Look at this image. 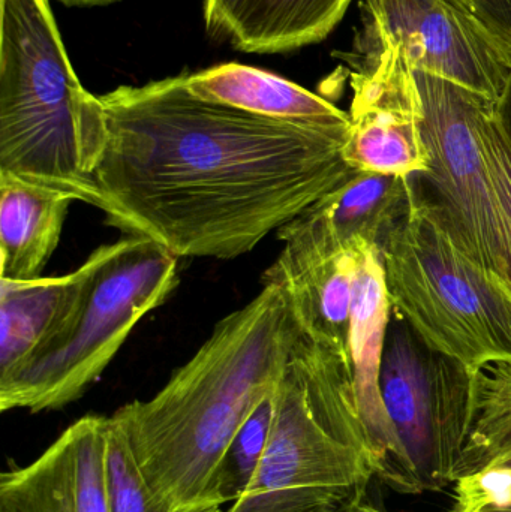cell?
Listing matches in <instances>:
<instances>
[{"label": "cell", "mask_w": 511, "mask_h": 512, "mask_svg": "<svg viewBox=\"0 0 511 512\" xmlns=\"http://www.w3.org/2000/svg\"><path fill=\"white\" fill-rule=\"evenodd\" d=\"M107 478L111 512H164L141 474L125 432L113 417L108 426Z\"/></svg>", "instance_id": "44dd1931"}, {"label": "cell", "mask_w": 511, "mask_h": 512, "mask_svg": "<svg viewBox=\"0 0 511 512\" xmlns=\"http://www.w3.org/2000/svg\"><path fill=\"white\" fill-rule=\"evenodd\" d=\"M357 56L402 48L417 71L459 84L497 104L511 50L459 0H363Z\"/></svg>", "instance_id": "9c48e42d"}, {"label": "cell", "mask_w": 511, "mask_h": 512, "mask_svg": "<svg viewBox=\"0 0 511 512\" xmlns=\"http://www.w3.org/2000/svg\"><path fill=\"white\" fill-rule=\"evenodd\" d=\"M482 512H503V511L495 510V508H486V510H483Z\"/></svg>", "instance_id": "4316f807"}, {"label": "cell", "mask_w": 511, "mask_h": 512, "mask_svg": "<svg viewBox=\"0 0 511 512\" xmlns=\"http://www.w3.org/2000/svg\"><path fill=\"white\" fill-rule=\"evenodd\" d=\"M389 319L383 252L378 248L362 249L354 279L350 334L351 372L360 420L375 477L393 492L422 495L416 472L393 429L381 396V357Z\"/></svg>", "instance_id": "8fae6325"}, {"label": "cell", "mask_w": 511, "mask_h": 512, "mask_svg": "<svg viewBox=\"0 0 511 512\" xmlns=\"http://www.w3.org/2000/svg\"><path fill=\"white\" fill-rule=\"evenodd\" d=\"M495 510H497V508H495ZM500 511H503V512H511V502H510L509 507L503 508V510H500Z\"/></svg>", "instance_id": "83f0119b"}, {"label": "cell", "mask_w": 511, "mask_h": 512, "mask_svg": "<svg viewBox=\"0 0 511 512\" xmlns=\"http://www.w3.org/2000/svg\"><path fill=\"white\" fill-rule=\"evenodd\" d=\"M413 180L410 210L383 248L390 307L431 348L476 372L511 364V286L456 245Z\"/></svg>", "instance_id": "8992f818"}, {"label": "cell", "mask_w": 511, "mask_h": 512, "mask_svg": "<svg viewBox=\"0 0 511 512\" xmlns=\"http://www.w3.org/2000/svg\"><path fill=\"white\" fill-rule=\"evenodd\" d=\"M359 512H389L384 510L383 507H378V505L372 504V502L366 501L362 507L359 508Z\"/></svg>", "instance_id": "484cf974"}, {"label": "cell", "mask_w": 511, "mask_h": 512, "mask_svg": "<svg viewBox=\"0 0 511 512\" xmlns=\"http://www.w3.org/2000/svg\"><path fill=\"white\" fill-rule=\"evenodd\" d=\"M186 87L204 101L237 108L264 119L323 131H348L350 116L323 96L272 72L224 63L185 74Z\"/></svg>", "instance_id": "e0dca14e"}, {"label": "cell", "mask_w": 511, "mask_h": 512, "mask_svg": "<svg viewBox=\"0 0 511 512\" xmlns=\"http://www.w3.org/2000/svg\"><path fill=\"white\" fill-rule=\"evenodd\" d=\"M476 382V370L431 348L390 307L381 396L422 493L443 492L455 484L473 424Z\"/></svg>", "instance_id": "ba28073f"}, {"label": "cell", "mask_w": 511, "mask_h": 512, "mask_svg": "<svg viewBox=\"0 0 511 512\" xmlns=\"http://www.w3.org/2000/svg\"><path fill=\"white\" fill-rule=\"evenodd\" d=\"M353 90L345 161L359 173L411 177L428 170L422 102L414 66L402 48L350 54Z\"/></svg>", "instance_id": "30bf717a"}, {"label": "cell", "mask_w": 511, "mask_h": 512, "mask_svg": "<svg viewBox=\"0 0 511 512\" xmlns=\"http://www.w3.org/2000/svg\"><path fill=\"white\" fill-rule=\"evenodd\" d=\"M209 512H221V510H212V511H209Z\"/></svg>", "instance_id": "f546056e"}, {"label": "cell", "mask_w": 511, "mask_h": 512, "mask_svg": "<svg viewBox=\"0 0 511 512\" xmlns=\"http://www.w3.org/2000/svg\"><path fill=\"white\" fill-rule=\"evenodd\" d=\"M485 144L489 167L494 177L495 194H497L498 210H500L501 224L506 236L507 252H509L511 285V144L498 123L495 107L486 120Z\"/></svg>", "instance_id": "7402d4cb"}, {"label": "cell", "mask_w": 511, "mask_h": 512, "mask_svg": "<svg viewBox=\"0 0 511 512\" xmlns=\"http://www.w3.org/2000/svg\"><path fill=\"white\" fill-rule=\"evenodd\" d=\"M414 180L357 173L278 231L284 254L324 258L359 248L383 252L413 200Z\"/></svg>", "instance_id": "7c38bea8"}, {"label": "cell", "mask_w": 511, "mask_h": 512, "mask_svg": "<svg viewBox=\"0 0 511 512\" xmlns=\"http://www.w3.org/2000/svg\"><path fill=\"white\" fill-rule=\"evenodd\" d=\"M276 388L278 385L269 391L249 415L231 445L225 474V490L231 504L248 489L269 444L275 420Z\"/></svg>", "instance_id": "ffe728a7"}, {"label": "cell", "mask_w": 511, "mask_h": 512, "mask_svg": "<svg viewBox=\"0 0 511 512\" xmlns=\"http://www.w3.org/2000/svg\"><path fill=\"white\" fill-rule=\"evenodd\" d=\"M59 2L66 6H102L119 2V0H59Z\"/></svg>", "instance_id": "d4e9b609"}, {"label": "cell", "mask_w": 511, "mask_h": 512, "mask_svg": "<svg viewBox=\"0 0 511 512\" xmlns=\"http://www.w3.org/2000/svg\"><path fill=\"white\" fill-rule=\"evenodd\" d=\"M324 258H293L281 252L264 271L263 283H279L303 336L350 360L354 279L360 251Z\"/></svg>", "instance_id": "9a60e30c"}, {"label": "cell", "mask_w": 511, "mask_h": 512, "mask_svg": "<svg viewBox=\"0 0 511 512\" xmlns=\"http://www.w3.org/2000/svg\"><path fill=\"white\" fill-rule=\"evenodd\" d=\"M83 283L53 333L0 381V411L42 412L80 399L110 366L135 325L179 285V258L128 236L90 254Z\"/></svg>", "instance_id": "5b68a950"}, {"label": "cell", "mask_w": 511, "mask_h": 512, "mask_svg": "<svg viewBox=\"0 0 511 512\" xmlns=\"http://www.w3.org/2000/svg\"><path fill=\"white\" fill-rule=\"evenodd\" d=\"M372 478L350 361L297 334L263 459L224 512H359Z\"/></svg>", "instance_id": "277c9868"}, {"label": "cell", "mask_w": 511, "mask_h": 512, "mask_svg": "<svg viewBox=\"0 0 511 512\" xmlns=\"http://www.w3.org/2000/svg\"><path fill=\"white\" fill-rule=\"evenodd\" d=\"M459 2L461 3H464L465 6H468V8H470V5H468V2L467 0H459ZM471 9V8H470ZM471 11H473V9H471ZM474 12V11H473Z\"/></svg>", "instance_id": "f1b7e54d"}, {"label": "cell", "mask_w": 511, "mask_h": 512, "mask_svg": "<svg viewBox=\"0 0 511 512\" xmlns=\"http://www.w3.org/2000/svg\"><path fill=\"white\" fill-rule=\"evenodd\" d=\"M83 268L59 277L0 279V381L14 375L68 315Z\"/></svg>", "instance_id": "d6986e66"}, {"label": "cell", "mask_w": 511, "mask_h": 512, "mask_svg": "<svg viewBox=\"0 0 511 512\" xmlns=\"http://www.w3.org/2000/svg\"><path fill=\"white\" fill-rule=\"evenodd\" d=\"M474 14L511 50V0H467Z\"/></svg>", "instance_id": "603a6c76"}, {"label": "cell", "mask_w": 511, "mask_h": 512, "mask_svg": "<svg viewBox=\"0 0 511 512\" xmlns=\"http://www.w3.org/2000/svg\"><path fill=\"white\" fill-rule=\"evenodd\" d=\"M107 113L66 54L50 0H2L0 176L95 204Z\"/></svg>", "instance_id": "3957f363"}, {"label": "cell", "mask_w": 511, "mask_h": 512, "mask_svg": "<svg viewBox=\"0 0 511 512\" xmlns=\"http://www.w3.org/2000/svg\"><path fill=\"white\" fill-rule=\"evenodd\" d=\"M495 113H497L498 123L506 134L507 140L511 144V74L507 80L506 87L501 93L500 99L495 104Z\"/></svg>", "instance_id": "cb8c5ba5"}, {"label": "cell", "mask_w": 511, "mask_h": 512, "mask_svg": "<svg viewBox=\"0 0 511 512\" xmlns=\"http://www.w3.org/2000/svg\"><path fill=\"white\" fill-rule=\"evenodd\" d=\"M353 0H203L207 32L245 53H282L323 41Z\"/></svg>", "instance_id": "2e32d148"}, {"label": "cell", "mask_w": 511, "mask_h": 512, "mask_svg": "<svg viewBox=\"0 0 511 512\" xmlns=\"http://www.w3.org/2000/svg\"><path fill=\"white\" fill-rule=\"evenodd\" d=\"M110 417L86 415L35 462L0 477V512H111L107 448Z\"/></svg>", "instance_id": "4fadbf2b"}, {"label": "cell", "mask_w": 511, "mask_h": 512, "mask_svg": "<svg viewBox=\"0 0 511 512\" xmlns=\"http://www.w3.org/2000/svg\"><path fill=\"white\" fill-rule=\"evenodd\" d=\"M99 98L108 141L93 206L111 227L176 258L248 254L359 173L344 156L351 128H306L204 101L185 74Z\"/></svg>", "instance_id": "6da1fadb"}, {"label": "cell", "mask_w": 511, "mask_h": 512, "mask_svg": "<svg viewBox=\"0 0 511 512\" xmlns=\"http://www.w3.org/2000/svg\"><path fill=\"white\" fill-rule=\"evenodd\" d=\"M296 334L287 292L263 283L257 297L215 325L152 399L126 403L111 415L162 511L209 512L228 504L231 445L278 385Z\"/></svg>", "instance_id": "7a4b0ae2"}, {"label": "cell", "mask_w": 511, "mask_h": 512, "mask_svg": "<svg viewBox=\"0 0 511 512\" xmlns=\"http://www.w3.org/2000/svg\"><path fill=\"white\" fill-rule=\"evenodd\" d=\"M414 77L429 155L428 170L416 174L417 183L456 245L510 285L509 252L485 144L495 102L417 69Z\"/></svg>", "instance_id": "52a82bcc"}, {"label": "cell", "mask_w": 511, "mask_h": 512, "mask_svg": "<svg viewBox=\"0 0 511 512\" xmlns=\"http://www.w3.org/2000/svg\"><path fill=\"white\" fill-rule=\"evenodd\" d=\"M449 512H482L511 502V364L477 372L473 424L456 468Z\"/></svg>", "instance_id": "5bb4252c"}, {"label": "cell", "mask_w": 511, "mask_h": 512, "mask_svg": "<svg viewBox=\"0 0 511 512\" xmlns=\"http://www.w3.org/2000/svg\"><path fill=\"white\" fill-rule=\"evenodd\" d=\"M74 201L63 192L0 176V279L41 277Z\"/></svg>", "instance_id": "ac0fdd59"}]
</instances>
